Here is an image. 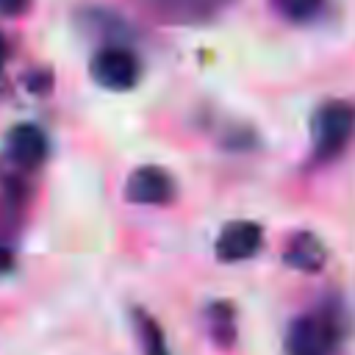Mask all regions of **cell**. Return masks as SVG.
<instances>
[{
    "label": "cell",
    "mask_w": 355,
    "mask_h": 355,
    "mask_svg": "<svg viewBox=\"0 0 355 355\" xmlns=\"http://www.w3.org/2000/svg\"><path fill=\"white\" fill-rule=\"evenodd\" d=\"M355 136V105L347 100H327L311 116V144L316 158L330 161L341 155Z\"/></svg>",
    "instance_id": "obj_1"
},
{
    "label": "cell",
    "mask_w": 355,
    "mask_h": 355,
    "mask_svg": "<svg viewBox=\"0 0 355 355\" xmlns=\"http://www.w3.org/2000/svg\"><path fill=\"white\" fill-rule=\"evenodd\" d=\"M336 344L338 327L324 313H305L286 333V355H333Z\"/></svg>",
    "instance_id": "obj_2"
},
{
    "label": "cell",
    "mask_w": 355,
    "mask_h": 355,
    "mask_svg": "<svg viewBox=\"0 0 355 355\" xmlns=\"http://www.w3.org/2000/svg\"><path fill=\"white\" fill-rule=\"evenodd\" d=\"M236 0H136V6L164 25H202L216 19Z\"/></svg>",
    "instance_id": "obj_3"
},
{
    "label": "cell",
    "mask_w": 355,
    "mask_h": 355,
    "mask_svg": "<svg viewBox=\"0 0 355 355\" xmlns=\"http://www.w3.org/2000/svg\"><path fill=\"white\" fill-rule=\"evenodd\" d=\"M89 72H92L94 83H100L103 89L128 92L139 83L141 64H139L136 53H130L128 47L111 44V47H103V50L94 53V58L89 64Z\"/></svg>",
    "instance_id": "obj_4"
},
{
    "label": "cell",
    "mask_w": 355,
    "mask_h": 355,
    "mask_svg": "<svg viewBox=\"0 0 355 355\" xmlns=\"http://www.w3.org/2000/svg\"><path fill=\"white\" fill-rule=\"evenodd\" d=\"M125 197L139 205H166L175 197V180L164 166H139L125 183Z\"/></svg>",
    "instance_id": "obj_5"
},
{
    "label": "cell",
    "mask_w": 355,
    "mask_h": 355,
    "mask_svg": "<svg viewBox=\"0 0 355 355\" xmlns=\"http://www.w3.org/2000/svg\"><path fill=\"white\" fill-rule=\"evenodd\" d=\"M6 158L19 169H36L47 158V136L33 122H19L6 133Z\"/></svg>",
    "instance_id": "obj_6"
},
{
    "label": "cell",
    "mask_w": 355,
    "mask_h": 355,
    "mask_svg": "<svg viewBox=\"0 0 355 355\" xmlns=\"http://www.w3.org/2000/svg\"><path fill=\"white\" fill-rule=\"evenodd\" d=\"M263 244V230L258 222L250 219H239L222 227L219 239H216V258L225 263H236V261H247L252 258Z\"/></svg>",
    "instance_id": "obj_7"
},
{
    "label": "cell",
    "mask_w": 355,
    "mask_h": 355,
    "mask_svg": "<svg viewBox=\"0 0 355 355\" xmlns=\"http://www.w3.org/2000/svg\"><path fill=\"white\" fill-rule=\"evenodd\" d=\"M324 244L302 230V233H294L286 244V252H283V261L291 266V269H300V272H319L324 266Z\"/></svg>",
    "instance_id": "obj_8"
},
{
    "label": "cell",
    "mask_w": 355,
    "mask_h": 355,
    "mask_svg": "<svg viewBox=\"0 0 355 355\" xmlns=\"http://www.w3.org/2000/svg\"><path fill=\"white\" fill-rule=\"evenodd\" d=\"M133 319H136V336L141 341V355H169L161 324L144 311H133Z\"/></svg>",
    "instance_id": "obj_9"
},
{
    "label": "cell",
    "mask_w": 355,
    "mask_h": 355,
    "mask_svg": "<svg viewBox=\"0 0 355 355\" xmlns=\"http://www.w3.org/2000/svg\"><path fill=\"white\" fill-rule=\"evenodd\" d=\"M208 330L219 347H230L236 338V324H233V308L227 302H216L208 308Z\"/></svg>",
    "instance_id": "obj_10"
},
{
    "label": "cell",
    "mask_w": 355,
    "mask_h": 355,
    "mask_svg": "<svg viewBox=\"0 0 355 355\" xmlns=\"http://www.w3.org/2000/svg\"><path fill=\"white\" fill-rule=\"evenodd\" d=\"M275 8L291 22H305L316 17V11L322 8V0H275Z\"/></svg>",
    "instance_id": "obj_11"
},
{
    "label": "cell",
    "mask_w": 355,
    "mask_h": 355,
    "mask_svg": "<svg viewBox=\"0 0 355 355\" xmlns=\"http://www.w3.org/2000/svg\"><path fill=\"white\" fill-rule=\"evenodd\" d=\"M25 3H28V0H0V11H3V14H17V11L25 8Z\"/></svg>",
    "instance_id": "obj_12"
},
{
    "label": "cell",
    "mask_w": 355,
    "mask_h": 355,
    "mask_svg": "<svg viewBox=\"0 0 355 355\" xmlns=\"http://www.w3.org/2000/svg\"><path fill=\"white\" fill-rule=\"evenodd\" d=\"M11 263H14V258H11V252L0 244V272H8L11 269Z\"/></svg>",
    "instance_id": "obj_13"
},
{
    "label": "cell",
    "mask_w": 355,
    "mask_h": 355,
    "mask_svg": "<svg viewBox=\"0 0 355 355\" xmlns=\"http://www.w3.org/2000/svg\"><path fill=\"white\" fill-rule=\"evenodd\" d=\"M3 61H6V42H3V36H0V69H3Z\"/></svg>",
    "instance_id": "obj_14"
}]
</instances>
